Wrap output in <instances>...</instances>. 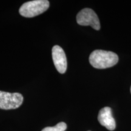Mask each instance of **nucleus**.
I'll return each instance as SVG.
<instances>
[{"mask_svg":"<svg viewBox=\"0 0 131 131\" xmlns=\"http://www.w3.org/2000/svg\"><path fill=\"white\" fill-rule=\"evenodd\" d=\"M118 61V57L115 53L103 50H95L91 53L89 62L96 69H106L114 66Z\"/></svg>","mask_w":131,"mask_h":131,"instance_id":"1","label":"nucleus"},{"mask_svg":"<svg viewBox=\"0 0 131 131\" xmlns=\"http://www.w3.org/2000/svg\"><path fill=\"white\" fill-rule=\"evenodd\" d=\"M49 7V1L34 0L23 4L19 10V12L24 17L32 18L44 13Z\"/></svg>","mask_w":131,"mask_h":131,"instance_id":"2","label":"nucleus"},{"mask_svg":"<svg viewBox=\"0 0 131 131\" xmlns=\"http://www.w3.org/2000/svg\"><path fill=\"white\" fill-rule=\"evenodd\" d=\"M23 102V96L19 93L0 91V109L4 110L19 107Z\"/></svg>","mask_w":131,"mask_h":131,"instance_id":"3","label":"nucleus"},{"mask_svg":"<svg viewBox=\"0 0 131 131\" xmlns=\"http://www.w3.org/2000/svg\"><path fill=\"white\" fill-rule=\"evenodd\" d=\"M77 23L81 26H91L95 30H100V23L98 16L92 9L85 8L77 15Z\"/></svg>","mask_w":131,"mask_h":131,"instance_id":"4","label":"nucleus"},{"mask_svg":"<svg viewBox=\"0 0 131 131\" xmlns=\"http://www.w3.org/2000/svg\"><path fill=\"white\" fill-rule=\"evenodd\" d=\"M52 59L57 70L60 73L66 72L68 66L67 58L64 51L59 46H54L52 51Z\"/></svg>","mask_w":131,"mask_h":131,"instance_id":"5","label":"nucleus"},{"mask_svg":"<svg viewBox=\"0 0 131 131\" xmlns=\"http://www.w3.org/2000/svg\"><path fill=\"white\" fill-rule=\"evenodd\" d=\"M98 120L101 125L106 127L108 130H114L115 129V121L112 117L111 107H105L101 109L98 114Z\"/></svg>","mask_w":131,"mask_h":131,"instance_id":"6","label":"nucleus"},{"mask_svg":"<svg viewBox=\"0 0 131 131\" xmlns=\"http://www.w3.org/2000/svg\"><path fill=\"white\" fill-rule=\"evenodd\" d=\"M66 129V124L64 122H60L53 127H45L41 131H65Z\"/></svg>","mask_w":131,"mask_h":131,"instance_id":"7","label":"nucleus"},{"mask_svg":"<svg viewBox=\"0 0 131 131\" xmlns=\"http://www.w3.org/2000/svg\"><path fill=\"white\" fill-rule=\"evenodd\" d=\"M130 92H131V87H130Z\"/></svg>","mask_w":131,"mask_h":131,"instance_id":"8","label":"nucleus"}]
</instances>
